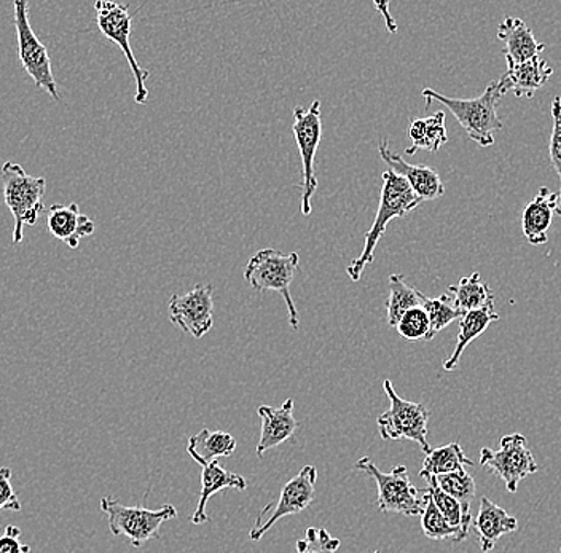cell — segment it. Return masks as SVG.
<instances>
[{
	"label": "cell",
	"mask_w": 561,
	"mask_h": 553,
	"mask_svg": "<svg viewBox=\"0 0 561 553\" xmlns=\"http://www.w3.org/2000/svg\"><path fill=\"white\" fill-rule=\"evenodd\" d=\"M354 468L366 472L377 483V506L380 512H396L407 517L421 516L426 506L427 493H421L412 485L405 465H396L392 471L381 472L370 458L364 457Z\"/></svg>",
	"instance_id": "5b68a950"
},
{
	"label": "cell",
	"mask_w": 561,
	"mask_h": 553,
	"mask_svg": "<svg viewBox=\"0 0 561 553\" xmlns=\"http://www.w3.org/2000/svg\"><path fill=\"white\" fill-rule=\"evenodd\" d=\"M339 549L340 539L324 528H307L305 538L297 542V553H335Z\"/></svg>",
	"instance_id": "d6a6232c"
},
{
	"label": "cell",
	"mask_w": 561,
	"mask_h": 553,
	"mask_svg": "<svg viewBox=\"0 0 561 553\" xmlns=\"http://www.w3.org/2000/svg\"><path fill=\"white\" fill-rule=\"evenodd\" d=\"M389 296L386 302V321L396 327L403 314L412 308L423 307L424 293L405 283V276H389Z\"/></svg>",
	"instance_id": "d4e9b609"
},
{
	"label": "cell",
	"mask_w": 561,
	"mask_h": 553,
	"mask_svg": "<svg viewBox=\"0 0 561 553\" xmlns=\"http://www.w3.org/2000/svg\"><path fill=\"white\" fill-rule=\"evenodd\" d=\"M409 139L412 141V147L405 150L407 155H415L416 150L437 153L440 147L448 142L445 112L415 118L409 126Z\"/></svg>",
	"instance_id": "603a6c76"
},
{
	"label": "cell",
	"mask_w": 561,
	"mask_h": 553,
	"mask_svg": "<svg viewBox=\"0 0 561 553\" xmlns=\"http://www.w3.org/2000/svg\"><path fill=\"white\" fill-rule=\"evenodd\" d=\"M202 492H199L198 506L191 518L193 525L208 523L210 518L206 514V506L209 499L216 493L224 492V489H245L248 482L241 475L234 472H228L222 465L213 461V463H202Z\"/></svg>",
	"instance_id": "44dd1931"
},
{
	"label": "cell",
	"mask_w": 561,
	"mask_h": 553,
	"mask_svg": "<svg viewBox=\"0 0 561 553\" xmlns=\"http://www.w3.org/2000/svg\"><path fill=\"white\" fill-rule=\"evenodd\" d=\"M559 553H561V549H560V552H559Z\"/></svg>",
	"instance_id": "f35d334b"
},
{
	"label": "cell",
	"mask_w": 561,
	"mask_h": 553,
	"mask_svg": "<svg viewBox=\"0 0 561 553\" xmlns=\"http://www.w3.org/2000/svg\"><path fill=\"white\" fill-rule=\"evenodd\" d=\"M293 131L301 159V215L308 217L313 212L311 201L319 185L314 160L322 138L321 101H313L307 108L294 107Z\"/></svg>",
	"instance_id": "ba28073f"
},
{
	"label": "cell",
	"mask_w": 561,
	"mask_h": 553,
	"mask_svg": "<svg viewBox=\"0 0 561 553\" xmlns=\"http://www.w3.org/2000/svg\"><path fill=\"white\" fill-rule=\"evenodd\" d=\"M434 481H436L442 492L458 500L462 509V516H465L466 530L469 531L472 525L471 504L472 499L476 498V482H473L472 475L468 474L466 469H462V471L438 475V477H434Z\"/></svg>",
	"instance_id": "83f0119b"
},
{
	"label": "cell",
	"mask_w": 561,
	"mask_h": 553,
	"mask_svg": "<svg viewBox=\"0 0 561 553\" xmlns=\"http://www.w3.org/2000/svg\"><path fill=\"white\" fill-rule=\"evenodd\" d=\"M552 118L553 128L549 141V157L552 161L553 170L560 178L559 191V211L557 215L561 216V97L557 96L552 103Z\"/></svg>",
	"instance_id": "836d02e7"
},
{
	"label": "cell",
	"mask_w": 561,
	"mask_h": 553,
	"mask_svg": "<svg viewBox=\"0 0 561 553\" xmlns=\"http://www.w3.org/2000/svg\"><path fill=\"white\" fill-rule=\"evenodd\" d=\"M496 321H500V314L494 311V302L485 304V307L479 308V310L468 311V313L462 314L459 318V332L455 352L445 360L444 370H447V372L455 370L465 349L471 345L473 339L479 338L490 327L491 322Z\"/></svg>",
	"instance_id": "7402d4cb"
},
{
	"label": "cell",
	"mask_w": 561,
	"mask_h": 553,
	"mask_svg": "<svg viewBox=\"0 0 561 553\" xmlns=\"http://www.w3.org/2000/svg\"><path fill=\"white\" fill-rule=\"evenodd\" d=\"M375 553H381V552H380V551H377V552H375Z\"/></svg>",
	"instance_id": "74e56055"
},
{
	"label": "cell",
	"mask_w": 561,
	"mask_h": 553,
	"mask_svg": "<svg viewBox=\"0 0 561 553\" xmlns=\"http://www.w3.org/2000/svg\"><path fill=\"white\" fill-rule=\"evenodd\" d=\"M381 177H383V187H381L380 205H378L377 216H375L370 230L366 233V243H364L359 257L354 258L348 265V268H346V275L350 276L353 283L359 281L364 269L374 262L375 250H377L378 243H380L388 223L391 222L392 219L409 215V212L419 208L421 203H423L413 194L409 184H407L401 176H398V174L388 170L385 171Z\"/></svg>",
	"instance_id": "7a4b0ae2"
},
{
	"label": "cell",
	"mask_w": 561,
	"mask_h": 553,
	"mask_svg": "<svg viewBox=\"0 0 561 553\" xmlns=\"http://www.w3.org/2000/svg\"><path fill=\"white\" fill-rule=\"evenodd\" d=\"M471 468L472 461L466 457L459 443H448V446L437 447L426 454L423 461V468L420 471V477L430 481L431 477L450 474V472L462 471Z\"/></svg>",
	"instance_id": "484cf974"
},
{
	"label": "cell",
	"mask_w": 561,
	"mask_h": 553,
	"mask_svg": "<svg viewBox=\"0 0 561 553\" xmlns=\"http://www.w3.org/2000/svg\"><path fill=\"white\" fill-rule=\"evenodd\" d=\"M298 262H300V257L297 252L284 254L276 250H262L249 258L244 268V279L255 290L259 292L273 290L283 297L287 311H289L290 325L296 331L300 325V318H298L296 303L290 296V285L296 278Z\"/></svg>",
	"instance_id": "277c9868"
},
{
	"label": "cell",
	"mask_w": 561,
	"mask_h": 553,
	"mask_svg": "<svg viewBox=\"0 0 561 553\" xmlns=\"http://www.w3.org/2000/svg\"><path fill=\"white\" fill-rule=\"evenodd\" d=\"M13 9H15L18 55L24 71L30 73L37 89L47 91L53 100L61 103V94L53 77L50 55L41 38L35 36L30 23V3L16 0L13 2Z\"/></svg>",
	"instance_id": "9c48e42d"
},
{
	"label": "cell",
	"mask_w": 561,
	"mask_h": 553,
	"mask_svg": "<svg viewBox=\"0 0 561 553\" xmlns=\"http://www.w3.org/2000/svg\"><path fill=\"white\" fill-rule=\"evenodd\" d=\"M3 199L12 212L13 243H23L24 227L35 226L38 216L45 211L44 198L47 192L45 177L30 176L23 166L12 161L3 163L2 171Z\"/></svg>",
	"instance_id": "3957f363"
},
{
	"label": "cell",
	"mask_w": 561,
	"mask_h": 553,
	"mask_svg": "<svg viewBox=\"0 0 561 553\" xmlns=\"http://www.w3.org/2000/svg\"><path fill=\"white\" fill-rule=\"evenodd\" d=\"M257 413L262 419L257 457L262 458L266 451L273 450V448L279 447L280 443L289 440L296 434L298 423L294 418V399H287L279 408L261 405Z\"/></svg>",
	"instance_id": "2e32d148"
},
{
	"label": "cell",
	"mask_w": 561,
	"mask_h": 553,
	"mask_svg": "<svg viewBox=\"0 0 561 553\" xmlns=\"http://www.w3.org/2000/svg\"><path fill=\"white\" fill-rule=\"evenodd\" d=\"M48 232L56 238L68 244L70 250H77L80 240L85 237H91L94 233L93 220L90 217L82 215L77 203L70 205H53L48 209L47 215Z\"/></svg>",
	"instance_id": "e0dca14e"
},
{
	"label": "cell",
	"mask_w": 561,
	"mask_h": 553,
	"mask_svg": "<svg viewBox=\"0 0 561 553\" xmlns=\"http://www.w3.org/2000/svg\"><path fill=\"white\" fill-rule=\"evenodd\" d=\"M506 96V91L501 87L500 80H494L480 96L471 100H458L437 93L433 89H424L423 97L427 101L426 108H430L431 101H437L442 106L448 108L455 115L458 124L468 133L471 141L480 147H490L494 143V133L504 128L497 107Z\"/></svg>",
	"instance_id": "6da1fadb"
},
{
	"label": "cell",
	"mask_w": 561,
	"mask_h": 553,
	"mask_svg": "<svg viewBox=\"0 0 561 553\" xmlns=\"http://www.w3.org/2000/svg\"><path fill=\"white\" fill-rule=\"evenodd\" d=\"M396 329H398L399 335L409 342L426 339L430 334V318L423 307L412 308L403 314Z\"/></svg>",
	"instance_id": "1f68e13d"
},
{
	"label": "cell",
	"mask_w": 561,
	"mask_h": 553,
	"mask_svg": "<svg viewBox=\"0 0 561 553\" xmlns=\"http://www.w3.org/2000/svg\"><path fill=\"white\" fill-rule=\"evenodd\" d=\"M237 450V440L226 430L203 429L188 439V454L196 463H213L217 458H228Z\"/></svg>",
	"instance_id": "cb8c5ba5"
},
{
	"label": "cell",
	"mask_w": 561,
	"mask_h": 553,
	"mask_svg": "<svg viewBox=\"0 0 561 553\" xmlns=\"http://www.w3.org/2000/svg\"><path fill=\"white\" fill-rule=\"evenodd\" d=\"M497 38L504 42L507 65H520L541 55L546 45L538 42L524 20L507 16L497 27Z\"/></svg>",
	"instance_id": "ac0fdd59"
},
{
	"label": "cell",
	"mask_w": 561,
	"mask_h": 553,
	"mask_svg": "<svg viewBox=\"0 0 561 553\" xmlns=\"http://www.w3.org/2000/svg\"><path fill=\"white\" fill-rule=\"evenodd\" d=\"M170 321L193 338L205 337L214 325V286L198 285L174 293L168 303Z\"/></svg>",
	"instance_id": "4fadbf2b"
},
{
	"label": "cell",
	"mask_w": 561,
	"mask_h": 553,
	"mask_svg": "<svg viewBox=\"0 0 561 553\" xmlns=\"http://www.w3.org/2000/svg\"><path fill=\"white\" fill-rule=\"evenodd\" d=\"M101 510L107 516L111 533L125 535L136 549L157 539L161 525L178 517L173 504H164L160 509L152 510L139 506H123L121 500L111 496L101 499Z\"/></svg>",
	"instance_id": "8992f818"
},
{
	"label": "cell",
	"mask_w": 561,
	"mask_h": 553,
	"mask_svg": "<svg viewBox=\"0 0 561 553\" xmlns=\"http://www.w3.org/2000/svg\"><path fill=\"white\" fill-rule=\"evenodd\" d=\"M94 9H96L98 27H100L101 33H103V36L107 37L108 41L114 42V44L121 47L126 61H128L129 68H131L133 77H135L136 80V103L146 104L147 97H149L146 80L149 79L150 72L140 68L138 59H136L135 54H133V13H129V7L122 5V3L100 0V2L94 3Z\"/></svg>",
	"instance_id": "30bf717a"
},
{
	"label": "cell",
	"mask_w": 561,
	"mask_h": 553,
	"mask_svg": "<svg viewBox=\"0 0 561 553\" xmlns=\"http://www.w3.org/2000/svg\"><path fill=\"white\" fill-rule=\"evenodd\" d=\"M375 7H377L378 12L383 16L386 27H388L389 33H398V24H396V21L392 20L391 13H389V2H377L375 3Z\"/></svg>",
	"instance_id": "8d00e7d4"
},
{
	"label": "cell",
	"mask_w": 561,
	"mask_h": 553,
	"mask_svg": "<svg viewBox=\"0 0 561 553\" xmlns=\"http://www.w3.org/2000/svg\"><path fill=\"white\" fill-rule=\"evenodd\" d=\"M421 530L427 539H433V541L461 542L466 539L459 528L451 527L438 512L436 504L433 503L430 495H427L426 506L421 512Z\"/></svg>",
	"instance_id": "f1b7e54d"
},
{
	"label": "cell",
	"mask_w": 561,
	"mask_h": 553,
	"mask_svg": "<svg viewBox=\"0 0 561 553\" xmlns=\"http://www.w3.org/2000/svg\"><path fill=\"white\" fill-rule=\"evenodd\" d=\"M423 308L430 318V334H427L426 342H431L438 332L444 331L451 322L462 316L461 311L455 307L454 299L448 293H442L436 299L424 297Z\"/></svg>",
	"instance_id": "f546056e"
},
{
	"label": "cell",
	"mask_w": 561,
	"mask_h": 553,
	"mask_svg": "<svg viewBox=\"0 0 561 553\" xmlns=\"http://www.w3.org/2000/svg\"><path fill=\"white\" fill-rule=\"evenodd\" d=\"M430 486H427L426 493L433 499V503L436 504L438 512L444 516L445 520L451 525V527L459 528L462 531V535L468 538L469 531L466 530L465 527V516H462L461 506H459L458 500L448 496L447 493L442 492L438 488L436 481L430 479Z\"/></svg>",
	"instance_id": "4dcf8cb0"
},
{
	"label": "cell",
	"mask_w": 561,
	"mask_h": 553,
	"mask_svg": "<svg viewBox=\"0 0 561 553\" xmlns=\"http://www.w3.org/2000/svg\"><path fill=\"white\" fill-rule=\"evenodd\" d=\"M21 530L15 525H9L5 533L0 535V553H30V545L21 544Z\"/></svg>",
	"instance_id": "d590c367"
},
{
	"label": "cell",
	"mask_w": 561,
	"mask_h": 553,
	"mask_svg": "<svg viewBox=\"0 0 561 553\" xmlns=\"http://www.w3.org/2000/svg\"><path fill=\"white\" fill-rule=\"evenodd\" d=\"M552 76L553 69L536 56L520 65H507V71L501 77L500 83L506 94L514 91L515 96L531 100L536 91L546 85Z\"/></svg>",
	"instance_id": "d6986e66"
},
{
	"label": "cell",
	"mask_w": 561,
	"mask_h": 553,
	"mask_svg": "<svg viewBox=\"0 0 561 553\" xmlns=\"http://www.w3.org/2000/svg\"><path fill=\"white\" fill-rule=\"evenodd\" d=\"M500 450L493 451L490 448L480 450V464L489 468L496 474L511 493L518 489V483L528 475L538 472L539 465L528 448L526 437L522 434H508L500 440Z\"/></svg>",
	"instance_id": "8fae6325"
},
{
	"label": "cell",
	"mask_w": 561,
	"mask_h": 553,
	"mask_svg": "<svg viewBox=\"0 0 561 553\" xmlns=\"http://www.w3.org/2000/svg\"><path fill=\"white\" fill-rule=\"evenodd\" d=\"M447 293L454 299L455 307L462 314L494 302V293L491 292L490 286L482 281V276L477 272L472 273L471 276L459 279L458 285L448 287Z\"/></svg>",
	"instance_id": "4316f807"
},
{
	"label": "cell",
	"mask_w": 561,
	"mask_h": 553,
	"mask_svg": "<svg viewBox=\"0 0 561 553\" xmlns=\"http://www.w3.org/2000/svg\"><path fill=\"white\" fill-rule=\"evenodd\" d=\"M473 528L479 534L480 549L483 553H489L493 551L494 545L503 535L518 530V520L508 516L503 507L483 496L480 499L479 514L473 521Z\"/></svg>",
	"instance_id": "ffe728a7"
},
{
	"label": "cell",
	"mask_w": 561,
	"mask_h": 553,
	"mask_svg": "<svg viewBox=\"0 0 561 553\" xmlns=\"http://www.w3.org/2000/svg\"><path fill=\"white\" fill-rule=\"evenodd\" d=\"M383 390L389 399V408L377 419L381 439L412 440L419 443L424 453H430L433 448L427 442V408L423 404L405 401L398 395L391 380L383 381Z\"/></svg>",
	"instance_id": "52a82bcc"
},
{
	"label": "cell",
	"mask_w": 561,
	"mask_h": 553,
	"mask_svg": "<svg viewBox=\"0 0 561 553\" xmlns=\"http://www.w3.org/2000/svg\"><path fill=\"white\" fill-rule=\"evenodd\" d=\"M0 510H21L20 499L12 486V469L9 468H0Z\"/></svg>",
	"instance_id": "e575fe53"
},
{
	"label": "cell",
	"mask_w": 561,
	"mask_h": 553,
	"mask_svg": "<svg viewBox=\"0 0 561 553\" xmlns=\"http://www.w3.org/2000/svg\"><path fill=\"white\" fill-rule=\"evenodd\" d=\"M559 211V192L539 188L538 195L525 206L522 215V232L531 246H542L549 241L553 215Z\"/></svg>",
	"instance_id": "9a60e30c"
},
{
	"label": "cell",
	"mask_w": 561,
	"mask_h": 553,
	"mask_svg": "<svg viewBox=\"0 0 561 553\" xmlns=\"http://www.w3.org/2000/svg\"><path fill=\"white\" fill-rule=\"evenodd\" d=\"M316 481H318V469L314 465H305L296 477L290 479L283 486L278 503L263 507L262 512L255 518V523L262 521L268 514L272 516L259 527L252 528L249 534L251 541H261L266 531L272 530L280 518L297 516L301 510L307 509L314 499Z\"/></svg>",
	"instance_id": "7c38bea8"
},
{
	"label": "cell",
	"mask_w": 561,
	"mask_h": 553,
	"mask_svg": "<svg viewBox=\"0 0 561 553\" xmlns=\"http://www.w3.org/2000/svg\"><path fill=\"white\" fill-rule=\"evenodd\" d=\"M378 153L388 164L389 171L401 176L421 201H433L444 197L445 185L442 184L440 176L433 168L409 163L403 157L392 152L388 139H380Z\"/></svg>",
	"instance_id": "5bb4252c"
}]
</instances>
